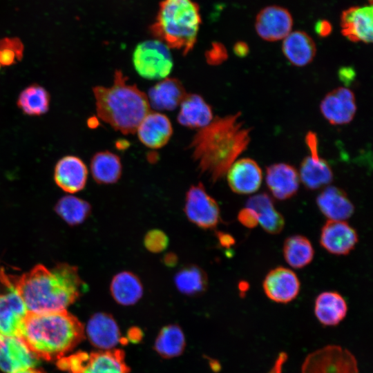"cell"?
<instances>
[{
  "label": "cell",
  "mask_w": 373,
  "mask_h": 373,
  "mask_svg": "<svg viewBox=\"0 0 373 373\" xmlns=\"http://www.w3.org/2000/svg\"><path fill=\"white\" fill-rule=\"evenodd\" d=\"M99 118L123 134H133L150 112L147 95L120 70H116L111 86L93 88Z\"/></svg>",
  "instance_id": "4"
},
{
  "label": "cell",
  "mask_w": 373,
  "mask_h": 373,
  "mask_svg": "<svg viewBox=\"0 0 373 373\" xmlns=\"http://www.w3.org/2000/svg\"><path fill=\"white\" fill-rule=\"evenodd\" d=\"M227 173L230 189L238 194L253 193L258 190L262 183L261 169L251 158H242L234 162Z\"/></svg>",
  "instance_id": "19"
},
{
  "label": "cell",
  "mask_w": 373,
  "mask_h": 373,
  "mask_svg": "<svg viewBox=\"0 0 373 373\" xmlns=\"http://www.w3.org/2000/svg\"><path fill=\"white\" fill-rule=\"evenodd\" d=\"M6 285L8 289L0 294V336H19L28 311L10 280Z\"/></svg>",
  "instance_id": "11"
},
{
  "label": "cell",
  "mask_w": 373,
  "mask_h": 373,
  "mask_svg": "<svg viewBox=\"0 0 373 373\" xmlns=\"http://www.w3.org/2000/svg\"><path fill=\"white\" fill-rule=\"evenodd\" d=\"M90 171L93 179L98 184H114L122 175L121 160L118 155L109 151L97 152L90 160Z\"/></svg>",
  "instance_id": "30"
},
{
  "label": "cell",
  "mask_w": 373,
  "mask_h": 373,
  "mask_svg": "<svg viewBox=\"0 0 373 373\" xmlns=\"http://www.w3.org/2000/svg\"><path fill=\"white\" fill-rule=\"evenodd\" d=\"M233 52L239 57H245L249 52L247 44L242 41H237L233 46Z\"/></svg>",
  "instance_id": "44"
},
{
  "label": "cell",
  "mask_w": 373,
  "mask_h": 373,
  "mask_svg": "<svg viewBox=\"0 0 373 373\" xmlns=\"http://www.w3.org/2000/svg\"><path fill=\"white\" fill-rule=\"evenodd\" d=\"M14 373H44L42 371L36 369L35 367L28 368L23 370H20Z\"/></svg>",
  "instance_id": "46"
},
{
  "label": "cell",
  "mask_w": 373,
  "mask_h": 373,
  "mask_svg": "<svg viewBox=\"0 0 373 373\" xmlns=\"http://www.w3.org/2000/svg\"><path fill=\"white\" fill-rule=\"evenodd\" d=\"M84 334L82 323L66 309L28 312L19 336L38 358L58 361L75 348Z\"/></svg>",
  "instance_id": "3"
},
{
  "label": "cell",
  "mask_w": 373,
  "mask_h": 373,
  "mask_svg": "<svg viewBox=\"0 0 373 373\" xmlns=\"http://www.w3.org/2000/svg\"><path fill=\"white\" fill-rule=\"evenodd\" d=\"M319 241L321 247L329 253L345 256L355 248L358 236L347 222L329 220L321 230Z\"/></svg>",
  "instance_id": "13"
},
{
  "label": "cell",
  "mask_w": 373,
  "mask_h": 373,
  "mask_svg": "<svg viewBox=\"0 0 373 373\" xmlns=\"http://www.w3.org/2000/svg\"><path fill=\"white\" fill-rule=\"evenodd\" d=\"M216 236L219 244L223 247L229 248L235 245L236 241L234 238L227 233L218 231L216 233Z\"/></svg>",
  "instance_id": "42"
},
{
  "label": "cell",
  "mask_w": 373,
  "mask_h": 373,
  "mask_svg": "<svg viewBox=\"0 0 373 373\" xmlns=\"http://www.w3.org/2000/svg\"><path fill=\"white\" fill-rule=\"evenodd\" d=\"M320 110L331 124L350 123L356 111L355 97L352 90L339 87L328 93L321 101Z\"/></svg>",
  "instance_id": "16"
},
{
  "label": "cell",
  "mask_w": 373,
  "mask_h": 373,
  "mask_svg": "<svg viewBox=\"0 0 373 373\" xmlns=\"http://www.w3.org/2000/svg\"><path fill=\"white\" fill-rule=\"evenodd\" d=\"M201 23L200 7L193 0H162L149 30L156 39L186 55L195 46Z\"/></svg>",
  "instance_id": "5"
},
{
  "label": "cell",
  "mask_w": 373,
  "mask_h": 373,
  "mask_svg": "<svg viewBox=\"0 0 373 373\" xmlns=\"http://www.w3.org/2000/svg\"><path fill=\"white\" fill-rule=\"evenodd\" d=\"M28 312L66 310L85 290L76 267L59 263L51 269L39 264L12 283Z\"/></svg>",
  "instance_id": "2"
},
{
  "label": "cell",
  "mask_w": 373,
  "mask_h": 373,
  "mask_svg": "<svg viewBox=\"0 0 373 373\" xmlns=\"http://www.w3.org/2000/svg\"><path fill=\"white\" fill-rule=\"evenodd\" d=\"M321 212L329 220H342L350 218L354 206L346 192L335 186H328L316 198Z\"/></svg>",
  "instance_id": "23"
},
{
  "label": "cell",
  "mask_w": 373,
  "mask_h": 373,
  "mask_svg": "<svg viewBox=\"0 0 373 373\" xmlns=\"http://www.w3.org/2000/svg\"><path fill=\"white\" fill-rule=\"evenodd\" d=\"M262 287L266 296L272 301L287 303L297 297L300 283L292 270L280 266L267 273Z\"/></svg>",
  "instance_id": "15"
},
{
  "label": "cell",
  "mask_w": 373,
  "mask_h": 373,
  "mask_svg": "<svg viewBox=\"0 0 373 373\" xmlns=\"http://www.w3.org/2000/svg\"><path fill=\"white\" fill-rule=\"evenodd\" d=\"M184 210L187 219L202 229H213L221 221L219 206L202 182L187 190Z\"/></svg>",
  "instance_id": "9"
},
{
  "label": "cell",
  "mask_w": 373,
  "mask_h": 373,
  "mask_svg": "<svg viewBox=\"0 0 373 373\" xmlns=\"http://www.w3.org/2000/svg\"><path fill=\"white\" fill-rule=\"evenodd\" d=\"M178 122L192 128H202L213 120L211 106L198 94H187L180 104Z\"/></svg>",
  "instance_id": "25"
},
{
  "label": "cell",
  "mask_w": 373,
  "mask_h": 373,
  "mask_svg": "<svg viewBox=\"0 0 373 373\" xmlns=\"http://www.w3.org/2000/svg\"><path fill=\"white\" fill-rule=\"evenodd\" d=\"M143 333L142 330L137 327H133L127 332V341H131L133 343H139L142 339Z\"/></svg>",
  "instance_id": "43"
},
{
  "label": "cell",
  "mask_w": 373,
  "mask_h": 373,
  "mask_svg": "<svg viewBox=\"0 0 373 373\" xmlns=\"http://www.w3.org/2000/svg\"><path fill=\"white\" fill-rule=\"evenodd\" d=\"M135 132L144 145L157 149L168 143L173 134V128L167 116L150 111L141 121Z\"/></svg>",
  "instance_id": "22"
},
{
  "label": "cell",
  "mask_w": 373,
  "mask_h": 373,
  "mask_svg": "<svg viewBox=\"0 0 373 373\" xmlns=\"http://www.w3.org/2000/svg\"><path fill=\"white\" fill-rule=\"evenodd\" d=\"M87 178V167L77 156H64L55 165V182L59 187L69 193L82 190L86 185Z\"/></svg>",
  "instance_id": "20"
},
{
  "label": "cell",
  "mask_w": 373,
  "mask_h": 373,
  "mask_svg": "<svg viewBox=\"0 0 373 373\" xmlns=\"http://www.w3.org/2000/svg\"><path fill=\"white\" fill-rule=\"evenodd\" d=\"M174 283L177 289L182 294L195 296L207 290L208 277L201 267L196 265H187L176 272Z\"/></svg>",
  "instance_id": "32"
},
{
  "label": "cell",
  "mask_w": 373,
  "mask_h": 373,
  "mask_svg": "<svg viewBox=\"0 0 373 373\" xmlns=\"http://www.w3.org/2000/svg\"><path fill=\"white\" fill-rule=\"evenodd\" d=\"M228 57L224 46L220 42H213L211 47L206 52L207 61L212 65H218L224 62Z\"/></svg>",
  "instance_id": "38"
},
{
  "label": "cell",
  "mask_w": 373,
  "mask_h": 373,
  "mask_svg": "<svg viewBox=\"0 0 373 373\" xmlns=\"http://www.w3.org/2000/svg\"><path fill=\"white\" fill-rule=\"evenodd\" d=\"M186 338L180 325L169 324L158 332L153 345L154 350L163 358L180 356L184 351Z\"/></svg>",
  "instance_id": "31"
},
{
  "label": "cell",
  "mask_w": 373,
  "mask_h": 373,
  "mask_svg": "<svg viewBox=\"0 0 373 373\" xmlns=\"http://www.w3.org/2000/svg\"><path fill=\"white\" fill-rule=\"evenodd\" d=\"M302 373H358L356 360L347 350L327 345L309 354L305 359Z\"/></svg>",
  "instance_id": "8"
},
{
  "label": "cell",
  "mask_w": 373,
  "mask_h": 373,
  "mask_svg": "<svg viewBox=\"0 0 373 373\" xmlns=\"http://www.w3.org/2000/svg\"><path fill=\"white\" fill-rule=\"evenodd\" d=\"M110 292L117 304L131 306L142 298L144 287L136 274L129 271H123L115 274L112 278Z\"/></svg>",
  "instance_id": "28"
},
{
  "label": "cell",
  "mask_w": 373,
  "mask_h": 373,
  "mask_svg": "<svg viewBox=\"0 0 373 373\" xmlns=\"http://www.w3.org/2000/svg\"><path fill=\"white\" fill-rule=\"evenodd\" d=\"M332 30V25L327 20H319L315 24V31L320 37H325L329 36Z\"/></svg>",
  "instance_id": "40"
},
{
  "label": "cell",
  "mask_w": 373,
  "mask_h": 373,
  "mask_svg": "<svg viewBox=\"0 0 373 373\" xmlns=\"http://www.w3.org/2000/svg\"><path fill=\"white\" fill-rule=\"evenodd\" d=\"M64 370L69 373H129L124 350L115 348L87 353L79 352L66 356Z\"/></svg>",
  "instance_id": "6"
},
{
  "label": "cell",
  "mask_w": 373,
  "mask_h": 373,
  "mask_svg": "<svg viewBox=\"0 0 373 373\" xmlns=\"http://www.w3.org/2000/svg\"><path fill=\"white\" fill-rule=\"evenodd\" d=\"M132 61L136 72L147 79H163L170 74L173 61L169 48L158 39L138 44Z\"/></svg>",
  "instance_id": "7"
},
{
  "label": "cell",
  "mask_w": 373,
  "mask_h": 373,
  "mask_svg": "<svg viewBox=\"0 0 373 373\" xmlns=\"http://www.w3.org/2000/svg\"><path fill=\"white\" fill-rule=\"evenodd\" d=\"M246 207L253 209L257 214L258 224L270 234L280 233L285 226V219L274 206L273 199L267 193H262L250 197Z\"/></svg>",
  "instance_id": "27"
},
{
  "label": "cell",
  "mask_w": 373,
  "mask_h": 373,
  "mask_svg": "<svg viewBox=\"0 0 373 373\" xmlns=\"http://www.w3.org/2000/svg\"><path fill=\"white\" fill-rule=\"evenodd\" d=\"M265 180L272 195L280 200L292 198L298 190V171L287 163H276L267 167Z\"/></svg>",
  "instance_id": "21"
},
{
  "label": "cell",
  "mask_w": 373,
  "mask_h": 373,
  "mask_svg": "<svg viewBox=\"0 0 373 373\" xmlns=\"http://www.w3.org/2000/svg\"><path fill=\"white\" fill-rule=\"evenodd\" d=\"M293 18L285 8L269 6L257 15L255 28L258 35L264 40L276 41L286 37L291 30Z\"/></svg>",
  "instance_id": "12"
},
{
  "label": "cell",
  "mask_w": 373,
  "mask_h": 373,
  "mask_svg": "<svg viewBox=\"0 0 373 373\" xmlns=\"http://www.w3.org/2000/svg\"><path fill=\"white\" fill-rule=\"evenodd\" d=\"M163 262L167 267H173L178 262V256L174 253H167L163 257Z\"/></svg>",
  "instance_id": "45"
},
{
  "label": "cell",
  "mask_w": 373,
  "mask_h": 373,
  "mask_svg": "<svg viewBox=\"0 0 373 373\" xmlns=\"http://www.w3.org/2000/svg\"><path fill=\"white\" fill-rule=\"evenodd\" d=\"M90 209L88 202L73 195L61 198L55 206L56 212L70 225L82 223L89 216Z\"/></svg>",
  "instance_id": "35"
},
{
  "label": "cell",
  "mask_w": 373,
  "mask_h": 373,
  "mask_svg": "<svg viewBox=\"0 0 373 373\" xmlns=\"http://www.w3.org/2000/svg\"><path fill=\"white\" fill-rule=\"evenodd\" d=\"M341 33L353 42L372 41L373 8L372 5L354 6L345 10L341 16Z\"/></svg>",
  "instance_id": "18"
},
{
  "label": "cell",
  "mask_w": 373,
  "mask_h": 373,
  "mask_svg": "<svg viewBox=\"0 0 373 373\" xmlns=\"http://www.w3.org/2000/svg\"><path fill=\"white\" fill-rule=\"evenodd\" d=\"M340 79L345 84H350L356 76V73L351 67H343L338 71Z\"/></svg>",
  "instance_id": "41"
},
{
  "label": "cell",
  "mask_w": 373,
  "mask_h": 373,
  "mask_svg": "<svg viewBox=\"0 0 373 373\" xmlns=\"http://www.w3.org/2000/svg\"><path fill=\"white\" fill-rule=\"evenodd\" d=\"M241 113L216 117L193 137L189 148L198 169L213 182L221 179L250 142L251 128L240 119Z\"/></svg>",
  "instance_id": "1"
},
{
  "label": "cell",
  "mask_w": 373,
  "mask_h": 373,
  "mask_svg": "<svg viewBox=\"0 0 373 373\" xmlns=\"http://www.w3.org/2000/svg\"><path fill=\"white\" fill-rule=\"evenodd\" d=\"M282 50L289 61L296 66H304L312 61L316 44L311 37L303 31L290 32L284 38Z\"/></svg>",
  "instance_id": "26"
},
{
  "label": "cell",
  "mask_w": 373,
  "mask_h": 373,
  "mask_svg": "<svg viewBox=\"0 0 373 373\" xmlns=\"http://www.w3.org/2000/svg\"><path fill=\"white\" fill-rule=\"evenodd\" d=\"M186 95L181 82L166 77L151 87L148 92L150 107L157 111H173L180 106Z\"/></svg>",
  "instance_id": "24"
},
{
  "label": "cell",
  "mask_w": 373,
  "mask_h": 373,
  "mask_svg": "<svg viewBox=\"0 0 373 373\" xmlns=\"http://www.w3.org/2000/svg\"><path fill=\"white\" fill-rule=\"evenodd\" d=\"M169 245V238L160 229L149 231L144 238V245L146 249L154 254H158L166 249Z\"/></svg>",
  "instance_id": "37"
},
{
  "label": "cell",
  "mask_w": 373,
  "mask_h": 373,
  "mask_svg": "<svg viewBox=\"0 0 373 373\" xmlns=\"http://www.w3.org/2000/svg\"><path fill=\"white\" fill-rule=\"evenodd\" d=\"M347 311L345 300L336 291L322 292L315 300V315L325 325L338 324L345 317Z\"/></svg>",
  "instance_id": "29"
},
{
  "label": "cell",
  "mask_w": 373,
  "mask_h": 373,
  "mask_svg": "<svg viewBox=\"0 0 373 373\" xmlns=\"http://www.w3.org/2000/svg\"><path fill=\"white\" fill-rule=\"evenodd\" d=\"M50 96L42 86L33 84L26 87L20 93L17 104L22 112L30 116H40L49 110Z\"/></svg>",
  "instance_id": "34"
},
{
  "label": "cell",
  "mask_w": 373,
  "mask_h": 373,
  "mask_svg": "<svg viewBox=\"0 0 373 373\" xmlns=\"http://www.w3.org/2000/svg\"><path fill=\"white\" fill-rule=\"evenodd\" d=\"M23 45L17 37H5L0 39V70L10 66L21 60Z\"/></svg>",
  "instance_id": "36"
},
{
  "label": "cell",
  "mask_w": 373,
  "mask_h": 373,
  "mask_svg": "<svg viewBox=\"0 0 373 373\" xmlns=\"http://www.w3.org/2000/svg\"><path fill=\"white\" fill-rule=\"evenodd\" d=\"M84 330L90 343L99 350L115 349L122 340L116 320L108 313L92 315Z\"/></svg>",
  "instance_id": "17"
},
{
  "label": "cell",
  "mask_w": 373,
  "mask_h": 373,
  "mask_svg": "<svg viewBox=\"0 0 373 373\" xmlns=\"http://www.w3.org/2000/svg\"><path fill=\"white\" fill-rule=\"evenodd\" d=\"M38 358L20 336H0V369L4 373H14L35 367Z\"/></svg>",
  "instance_id": "14"
},
{
  "label": "cell",
  "mask_w": 373,
  "mask_h": 373,
  "mask_svg": "<svg viewBox=\"0 0 373 373\" xmlns=\"http://www.w3.org/2000/svg\"><path fill=\"white\" fill-rule=\"evenodd\" d=\"M283 251L285 261L295 269H301L308 265L314 256V249L311 242L302 235H294L287 238Z\"/></svg>",
  "instance_id": "33"
},
{
  "label": "cell",
  "mask_w": 373,
  "mask_h": 373,
  "mask_svg": "<svg viewBox=\"0 0 373 373\" xmlns=\"http://www.w3.org/2000/svg\"><path fill=\"white\" fill-rule=\"evenodd\" d=\"M305 141L311 154L300 164V178L307 189L316 190L332 182L333 172L328 163L319 157L316 135L309 131Z\"/></svg>",
  "instance_id": "10"
},
{
  "label": "cell",
  "mask_w": 373,
  "mask_h": 373,
  "mask_svg": "<svg viewBox=\"0 0 373 373\" xmlns=\"http://www.w3.org/2000/svg\"><path fill=\"white\" fill-rule=\"evenodd\" d=\"M238 220L241 224L249 229H253L258 224L257 214L253 209L247 207L240 210Z\"/></svg>",
  "instance_id": "39"
}]
</instances>
